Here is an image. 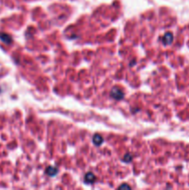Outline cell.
Listing matches in <instances>:
<instances>
[{"label":"cell","instance_id":"1","mask_svg":"<svg viewBox=\"0 0 189 190\" xmlns=\"http://www.w3.org/2000/svg\"><path fill=\"white\" fill-rule=\"evenodd\" d=\"M110 96L114 98V99H117V100H120V99H122V98L123 97V91L115 87V88H113L111 90V92H110Z\"/></svg>","mask_w":189,"mask_h":190},{"label":"cell","instance_id":"2","mask_svg":"<svg viewBox=\"0 0 189 190\" xmlns=\"http://www.w3.org/2000/svg\"><path fill=\"white\" fill-rule=\"evenodd\" d=\"M173 40V36L171 33H167L162 38V41H163V44L164 45H169L172 42Z\"/></svg>","mask_w":189,"mask_h":190},{"label":"cell","instance_id":"3","mask_svg":"<svg viewBox=\"0 0 189 190\" xmlns=\"http://www.w3.org/2000/svg\"><path fill=\"white\" fill-rule=\"evenodd\" d=\"M0 40H2L4 43H7V44H10L12 41L11 37L9 34H2V33H0Z\"/></svg>","mask_w":189,"mask_h":190},{"label":"cell","instance_id":"4","mask_svg":"<svg viewBox=\"0 0 189 190\" xmlns=\"http://www.w3.org/2000/svg\"><path fill=\"white\" fill-rule=\"evenodd\" d=\"M95 180H96V177H95V175H94L92 172H88L86 175L85 176V181L86 182V183H88V184L93 183Z\"/></svg>","mask_w":189,"mask_h":190},{"label":"cell","instance_id":"5","mask_svg":"<svg viewBox=\"0 0 189 190\" xmlns=\"http://www.w3.org/2000/svg\"><path fill=\"white\" fill-rule=\"evenodd\" d=\"M93 142L95 145L96 146H100L102 142H103V138H102V136L99 135V134H95L94 135V138H93Z\"/></svg>","mask_w":189,"mask_h":190},{"label":"cell","instance_id":"6","mask_svg":"<svg viewBox=\"0 0 189 190\" xmlns=\"http://www.w3.org/2000/svg\"><path fill=\"white\" fill-rule=\"evenodd\" d=\"M58 172V170L55 168V167H48L47 169V173L50 176H55Z\"/></svg>","mask_w":189,"mask_h":190},{"label":"cell","instance_id":"7","mask_svg":"<svg viewBox=\"0 0 189 190\" xmlns=\"http://www.w3.org/2000/svg\"><path fill=\"white\" fill-rule=\"evenodd\" d=\"M132 159H133V157H132L131 155L126 154V155L124 156V158H123V161H124L125 162H130L132 161Z\"/></svg>","mask_w":189,"mask_h":190},{"label":"cell","instance_id":"8","mask_svg":"<svg viewBox=\"0 0 189 190\" xmlns=\"http://www.w3.org/2000/svg\"><path fill=\"white\" fill-rule=\"evenodd\" d=\"M120 188L122 189V188H128V189H130L131 187H130V186H128V185H122L120 186Z\"/></svg>","mask_w":189,"mask_h":190}]
</instances>
